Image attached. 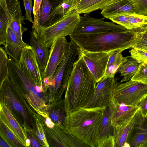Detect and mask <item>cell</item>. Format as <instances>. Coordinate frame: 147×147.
Returning <instances> with one entry per match:
<instances>
[{"instance_id":"obj_19","label":"cell","mask_w":147,"mask_h":147,"mask_svg":"<svg viewBox=\"0 0 147 147\" xmlns=\"http://www.w3.org/2000/svg\"><path fill=\"white\" fill-rule=\"evenodd\" d=\"M1 119L6 123L11 128L23 145L25 146L26 140L27 138L26 134L11 113L3 104H1Z\"/></svg>"},{"instance_id":"obj_35","label":"cell","mask_w":147,"mask_h":147,"mask_svg":"<svg viewBox=\"0 0 147 147\" xmlns=\"http://www.w3.org/2000/svg\"><path fill=\"white\" fill-rule=\"evenodd\" d=\"M42 0H34L33 12L34 16L32 26L35 25L38 21L39 13Z\"/></svg>"},{"instance_id":"obj_8","label":"cell","mask_w":147,"mask_h":147,"mask_svg":"<svg viewBox=\"0 0 147 147\" xmlns=\"http://www.w3.org/2000/svg\"><path fill=\"white\" fill-rule=\"evenodd\" d=\"M104 18H96L86 14L80 17L79 22L73 34L95 33L107 31H121L127 30L124 27L113 22L104 21Z\"/></svg>"},{"instance_id":"obj_40","label":"cell","mask_w":147,"mask_h":147,"mask_svg":"<svg viewBox=\"0 0 147 147\" xmlns=\"http://www.w3.org/2000/svg\"><path fill=\"white\" fill-rule=\"evenodd\" d=\"M2 138V139H0V147H11L9 143L6 139L1 134H0Z\"/></svg>"},{"instance_id":"obj_44","label":"cell","mask_w":147,"mask_h":147,"mask_svg":"<svg viewBox=\"0 0 147 147\" xmlns=\"http://www.w3.org/2000/svg\"><path fill=\"white\" fill-rule=\"evenodd\" d=\"M142 147H147V142L144 144L142 146Z\"/></svg>"},{"instance_id":"obj_15","label":"cell","mask_w":147,"mask_h":147,"mask_svg":"<svg viewBox=\"0 0 147 147\" xmlns=\"http://www.w3.org/2000/svg\"><path fill=\"white\" fill-rule=\"evenodd\" d=\"M112 22L127 30L140 32L147 28V16L136 13H128L109 18Z\"/></svg>"},{"instance_id":"obj_39","label":"cell","mask_w":147,"mask_h":147,"mask_svg":"<svg viewBox=\"0 0 147 147\" xmlns=\"http://www.w3.org/2000/svg\"><path fill=\"white\" fill-rule=\"evenodd\" d=\"M26 132L27 133L29 138L31 140V145L32 146L37 147L41 146L37 140V139L33 136L32 134L30 132H29L28 131Z\"/></svg>"},{"instance_id":"obj_9","label":"cell","mask_w":147,"mask_h":147,"mask_svg":"<svg viewBox=\"0 0 147 147\" xmlns=\"http://www.w3.org/2000/svg\"><path fill=\"white\" fill-rule=\"evenodd\" d=\"M117 83L114 77L103 78L97 83L92 96L84 107L92 108L106 107L112 100Z\"/></svg>"},{"instance_id":"obj_7","label":"cell","mask_w":147,"mask_h":147,"mask_svg":"<svg viewBox=\"0 0 147 147\" xmlns=\"http://www.w3.org/2000/svg\"><path fill=\"white\" fill-rule=\"evenodd\" d=\"M69 45L65 37H62L56 39L50 47L47 64L42 72L43 88H48L56 69L65 56Z\"/></svg>"},{"instance_id":"obj_45","label":"cell","mask_w":147,"mask_h":147,"mask_svg":"<svg viewBox=\"0 0 147 147\" xmlns=\"http://www.w3.org/2000/svg\"></svg>"},{"instance_id":"obj_17","label":"cell","mask_w":147,"mask_h":147,"mask_svg":"<svg viewBox=\"0 0 147 147\" xmlns=\"http://www.w3.org/2000/svg\"><path fill=\"white\" fill-rule=\"evenodd\" d=\"M18 37L9 27L6 37L5 51L10 58H12L18 63L21 58L22 51L26 47L29 46Z\"/></svg>"},{"instance_id":"obj_43","label":"cell","mask_w":147,"mask_h":147,"mask_svg":"<svg viewBox=\"0 0 147 147\" xmlns=\"http://www.w3.org/2000/svg\"><path fill=\"white\" fill-rule=\"evenodd\" d=\"M31 144L30 140L29 138H27L26 140V146H29Z\"/></svg>"},{"instance_id":"obj_14","label":"cell","mask_w":147,"mask_h":147,"mask_svg":"<svg viewBox=\"0 0 147 147\" xmlns=\"http://www.w3.org/2000/svg\"><path fill=\"white\" fill-rule=\"evenodd\" d=\"M113 103L112 100L105 107L97 147H115L113 136L114 128L112 123Z\"/></svg>"},{"instance_id":"obj_37","label":"cell","mask_w":147,"mask_h":147,"mask_svg":"<svg viewBox=\"0 0 147 147\" xmlns=\"http://www.w3.org/2000/svg\"><path fill=\"white\" fill-rule=\"evenodd\" d=\"M138 4L140 14L147 16V0H136Z\"/></svg>"},{"instance_id":"obj_38","label":"cell","mask_w":147,"mask_h":147,"mask_svg":"<svg viewBox=\"0 0 147 147\" xmlns=\"http://www.w3.org/2000/svg\"><path fill=\"white\" fill-rule=\"evenodd\" d=\"M140 108L142 115L147 117V96L143 99L138 106Z\"/></svg>"},{"instance_id":"obj_10","label":"cell","mask_w":147,"mask_h":147,"mask_svg":"<svg viewBox=\"0 0 147 147\" xmlns=\"http://www.w3.org/2000/svg\"><path fill=\"white\" fill-rule=\"evenodd\" d=\"M110 52H91L79 48L82 57L97 83L104 77L107 69Z\"/></svg>"},{"instance_id":"obj_42","label":"cell","mask_w":147,"mask_h":147,"mask_svg":"<svg viewBox=\"0 0 147 147\" xmlns=\"http://www.w3.org/2000/svg\"><path fill=\"white\" fill-rule=\"evenodd\" d=\"M140 36L147 39V28L140 32Z\"/></svg>"},{"instance_id":"obj_4","label":"cell","mask_w":147,"mask_h":147,"mask_svg":"<svg viewBox=\"0 0 147 147\" xmlns=\"http://www.w3.org/2000/svg\"><path fill=\"white\" fill-rule=\"evenodd\" d=\"M80 17L73 11L47 27L38 26L32 28V34L42 47L50 48L56 39L73 33Z\"/></svg>"},{"instance_id":"obj_41","label":"cell","mask_w":147,"mask_h":147,"mask_svg":"<svg viewBox=\"0 0 147 147\" xmlns=\"http://www.w3.org/2000/svg\"><path fill=\"white\" fill-rule=\"evenodd\" d=\"M45 123L47 126L50 128H53L55 125V123L50 117L46 118L45 119Z\"/></svg>"},{"instance_id":"obj_31","label":"cell","mask_w":147,"mask_h":147,"mask_svg":"<svg viewBox=\"0 0 147 147\" xmlns=\"http://www.w3.org/2000/svg\"><path fill=\"white\" fill-rule=\"evenodd\" d=\"M131 80L147 85V64H140L137 72Z\"/></svg>"},{"instance_id":"obj_11","label":"cell","mask_w":147,"mask_h":147,"mask_svg":"<svg viewBox=\"0 0 147 147\" xmlns=\"http://www.w3.org/2000/svg\"><path fill=\"white\" fill-rule=\"evenodd\" d=\"M0 6L7 17L9 27L16 35L22 39L23 33L28 29L22 25L26 19L22 14L19 1L0 0Z\"/></svg>"},{"instance_id":"obj_22","label":"cell","mask_w":147,"mask_h":147,"mask_svg":"<svg viewBox=\"0 0 147 147\" xmlns=\"http://www.w3.org/2000/svg\"><path fill=\"white\" fill-rule=\"evenodd\" d=\"M77 0H63L52 11L47 23V27L73 11Z\"/></svg>"},{"instance_id":"obj_29","label":"cell","mask_w":147,"mask_h":147,"mask_svg":"<svg viewBox=\"0 0 147 147\" xmlns=\"http://www.w3.org/2000/svg\"><path fill=\"white\" fill-rule=\"evenodd\" d=\"M122 52L119 53L111 65L107 66L105 74L103 78L114 77L119 67L127 60L128 57L123 56Z\"/></svg>"},{"instance_id":"obj_26","label":"cell","mask_w":147,"mask_h":147,"mask_svg":"<svg viewBox=\"0 0 147 147\" xmlns=\"http://www.w3.org/2000/svg\"><path fill=\"white\" fill-rule=\"evenodd\" d=\"M56 105L54 109L49 112V117L56 125H62L65 126L67 113L64 100H61Z\"/></svg>"},{"instance_id":"obj_34","label":"cell","mask_w":147,"mask_h":147,"mask_svg":"<svg viewBox=\"0 0 147 147\" xmlns=\"http://www.w3.org/2000/svg\"><path fill=\"white\" fill-rule=\"evenodd\" d=\"M36 134L37 137L43 146H49L44 133L43 127L40 123L38 121L36 122Z\"/></svg>"},{"instance_id":"obj_28","label":"cell","mask_w":147,"mask_h":147,"mask_svg":"<svg viewBox=\"0 0 147 147\" xmlns=\"http://www.w3.org/2000/svg\"><path fill=\"white\" fill-rule=\"evenodd\" d=\"M5 51L0 48V87L5 80L9 78L8 57Z\"/></svg>"},{"instance_id":"obj_18","label":"cell","mask_w":147,"mask_h":147,"mask_svg":"<svg viewBox=\"0 0 147 147\" xmlns=\"http://www.w3.org/2000/svg\"><path fill=\"white\" fill-rule=\"evenodd\" d=\"M134 129L136 131L129 142L130 147H142L147 142V117L140 109L134 116Z\"/></svg>"},{"instance_id":"obj_30","label":"cell","mask_w":147,"mask_h":147,"mask_svg":"<svg viewBox=\"0 0 147 147\" xmlns=\"http://www.w3.org/2000/svg\"><path fill=\"white\" fill-rule=\"evenodd\" d=\"M8 20L1 7H0V45H5L9 27Z\"/></svg>"},{"instance_id":"obj_25","label":"cell","mask_w":147,"mask_h":147,"mask_svg":"<svg viewBox=\"0 0 147 147\" xmlns=\"http://www.w3.org/2000/svg\"><path fill=\"white\" fill-rule=\"evenodd\" d=\"M127 60L119 68L117 72L120 73L121 76H123L120 83L131 80L137 72L140 64L131 56H127Z\"/></svg>"},{"instance_id":"obj_36","label":"cell","mask_w":147,"mask_h":147,"mask_svg":"<svg viewBox=\"0 0 147 147\" xmlns=\"http://www.w3.org/2000/svg\"><path fill=\"white\" fill-rule=\"evenodd\" d=\"M132 48L141 49L147 52V39L140 36L136 40Z\"/></svg>"},{"instance_id":"obj_27","label":"cell","mask_w":147,"mask_h":147,"mask_svg":"<svg viewBox=\"0 0 147 147\" xmlns=\"http://www.w3.org/2000/svg\"><path fill=\"white\" fill-rule=\"evenodd\" d=\"M1 134L7 140L9 144L14 145L15 146H22L23 144L15 134L10 127L5 122L1 119Z\"/></svg>"},{"instance_id":"obj_20","label":"cell","mask_w":147,"mask_h":147,"mask_svg":"<svg viewBox=\"0 0 147 147\" xmlns=\"http://www.w3.org/2000/svg\"><path fill=\"white\" fill-rule=\"evenodd\" d=\"M113 0H77L73 11L80 14L102 10Z\"/></svg>"},{"instance_id":"obj_1","label":"cell","mask_w":147,"mask_h":147,"mask_svg":"<svg viewBox=\"0 0 147 147\" xmlns=\"http://www.w3.org/2000/svg\"><path fill=\"white\" fill-rule=\"evenodd\" d=\"M140 32L134 30L107 31L98 33L74 34L69 35L80 48L91 52L122 51L132 48Z\"/></svg>"},{"instance_id":"obj_5","label":"cell","mask_w":147,"mask_h":147,"mask_svg":"<svg viewBox=\"0 0 147 147\" xmlns=\"http://www.w3.org/2000/svg\"><path fill=\"white\" fill-rule=\"evenodd\" d=\"M79 49L78 46L71 40L65 56L48 86L50 91L56 93V98L58 101L66 89L76 57L79 54Z\"/></svg>"},{"instance_id":"obj_2","label":"cell","mask_w":147,"mask_h":147,"mask_svg":"<svg viewBox=\"0 0 147 147\" xmlns=\"http://www.w3.org/2000/svg\"><path fill=\"white\" fill-rule=\"evenodd\" d=\"M96 84L84 61L78 55L66 90L64 100L67 115L84 107L87 104Z\"/></svg>"},{"instance_id":"obj_13","label":"cell","mask_w":147,"mask_h":147,"mask_svg":"<svg viewBox=\"0 0 147 147\" xmlns=\"http://www.w3.org/2000/svg\"><path fill=\"white\" fill-rule=\"evenodd\" d=\"M128 13L140 14L136 0H113L101 10V14L105 18Z\"/></svg>"},{"instance_id":"obj_16","label":"cell","mask_w":147,"mask_h":147,"mask_svg":"<svg viewBox=\"0 0 147 147\" xmlns=\"http://www.w3.org/2000/svg\"><path fill=\"white\" fill-rule=\"evenodd\" d=\"M139 109L138 106H129L113 102L112 123L114 128L119 127L130 121Z\"/></svg>"},{"instance_id":"obj_24","label":"cell","mask_w":147,"mask_h":147,"mask_svg":"<svg viewBox=\"0 0 147 147\" xmlns=\"http://www.w3.org/2000/svg\"><path fill=\"white\" fill-rule=\"evenodd\" d=\"M30 43L34 49L40 69L42 72L46 66L49 57V48L42 47L33 35L32 32H30Z\"/></svg>"},{"instance_id":"obj_33","label":"cell","mask_w":147,"mask_h":147,"mask_svg":"<svg viewBox=\"0 0 147 147\" xmlns=\"http://www.w3.org/2000/svg\"><path fill=\"white\" fill-rule=\"evenodd\" d=\"M23 4L25 10L26 19L30 22H34L31 15V12L33 10L32 0H23Z\"/></svg>"},{"instance_id":"obj_12","label":"cell","mask_w":147,"mask_h":147,"mask_svg":"<svg viewBox=\"0 0 147 147\" xmlns=\"http://www.w3.org/2000/svg\"><path fill=\"white\" fill-rule=\"evenodd\" d=\"M16 63L37 86L43 88L42 72L32 47L29 45L24 49L20 60Z\"/></svg>"},{"instance_id":"obj_21","label":"cell","mask_w":147,"mask_h":147,"mask_svg":"<svg viewBox=\"0 0 147 147\" xmlns=\"http://www.w3.org/2000/svg\"><path fill=\"white\" fill-rule=\"evenodd\" d=\"M134 116L128 123L114 128L113 136L115 147H124L125 144L129 143L128 140L134 129Z\"/></svg>"},{"instance_id":"obj_23","label":"cell","mask_w":147,"mask_h":147,"mask_svg":"<svg viewBox=\"0 0 147 147\" xmlns=\"http://www.w3.org/2000/svg\"><path fill=\"white\" fill-rule=\"evenodd\" d=\"M63 0H42L40 7L38 20L32 29L37 26L45 27L52 11Z\"/></svg>"},{"instance_id":"obj_6","label":"cell","mask_w":147,"mask_h":147,"mask_svg":"<svg viewBox=\"0 0 147 147\" xmlns=\"http://www.w3.org/2000/svg\"><path fill=\"white\" fill-rule=\"evenodd\" d=\"M147 96V85L131 80L121 84L117 83L112 101L115 103L138 106Z\"/></svg>"},{"instance_id":"obj_3","label":"cell","mask_w":147,"mask_h":147,"mask_svg":"<svg viewBox=\"0 0 147 147\" xmlns=\"http://www.w3.org/2000/svg\"><path fill=\"white\" fill-rule=\"evenodd\" d=\"M105 109L81 108L67 115L65 126L88 147H97Z\"/></svg>"},{"instance_id":"obj_32","label":"cell","mask_w":147,"mask_h":147,"mask_svg":"<svg viewBox=\"0 0 147 147\" xmlns=\"http://www.w3.org/2000/svg\"><path fill=\"white\" fill-rule=\"evenodd\" d=\"M131 57L140 64H147V52L144 50L132 48L129 51Z\"/></svg>"}]
</instances>
